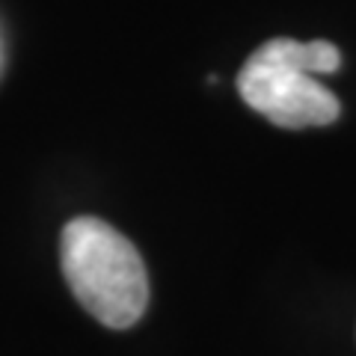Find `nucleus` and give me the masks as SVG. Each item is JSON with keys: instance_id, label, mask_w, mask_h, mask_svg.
Segmentation results:
<instances>
[{"instance_id": "obj_1", "label": "nucleus", "mask_w": 356, "mask_h": 356, "mask_svg": "<svg viewBox=\"0 0 356 356\" xmlns=\"http://www.w3.org/2000/svg\"><path fill=\"white\" fill-rule=\"evenodd\" d=\"M60 264L65 285L98 324L128 330L146 315L149 273L137 247L98 217H74L63 226Z\"/></svg>"}, {"instance_id": "obj_2", "label": "nucleus", "mask_w": 356, "mask_h": 356, "mask_svg": "<svg viewBox=\"0 0 356 356\" xmlns=\"http://www.w3.org/2000/svg\"><path fill=\"white\" fill-rule=\"evenodd\" d=\"M341 65V51L327 39H270L250 54L238 74V92L255 113L280 128H321L339 119V98L318 81Z\"/></svg>"}]
</instances>
